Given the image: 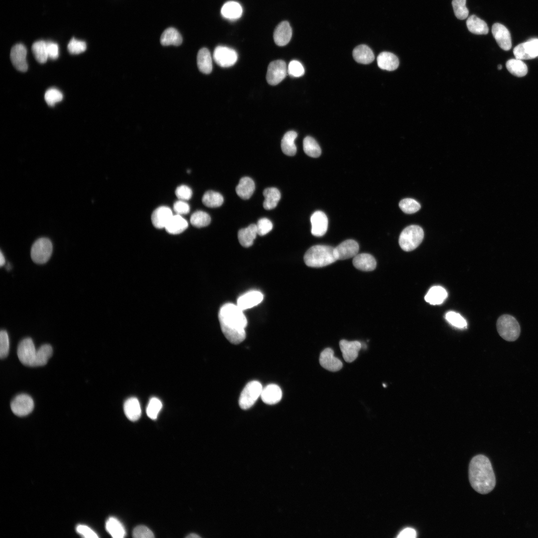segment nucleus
Listing matches in <instances>:
<instances>
[{"label": "nucleus", "mask_w": 538, "mask_h": 538, "mask_svg": "<svg viewBox=\"0 0 538 538\" xmlns=\"http://www.w3.org/2000/svg\"><path fill=\"white\" fill-rule=\"evenodd\" d=\"M32 51L36 60L40 63H45L48 58L47 50V42L39 40L32 45Z\"/></svg>", "instance_id": "obj_40"}, {"label": "nucleus", "mask_w": 538, "mask_h": 538, "mask_svg": "<svg viewBox=\"0 0 538 538\" xmlns=\"http://www.w3.org/2000/svg\"><path fill=\"white\" fill-rule=\"evenodd\" d=\"M353 266L362 271H372L376 269L377 262L373 256L369 254H357L353 260Z\"/></svg>", "instance_id": "obj_23"}, {"label": "nucleus", "mask_w": 538, "mask_h": 538, "mask_svg": "<svg viewBox=\"0 0 538 538\" xmlns=\"http://www.w3.org/2000/svg\"><path fill=\"white\" fill-rule=\"evenodd\" d=\"M188 227L187 221L180 215H173L165 229L169 234L176 235L183 232Z\"/></svg>", "instance_id": "obj_32"}, {"label": "nucleus", "mask_w": 538, "mask_h": 538, "mask_svg": "<svg viewBox=\"0 0 538 538\" xmlns=\"http://www.w3.org/2000/svg\"><path fill=\"white\" fill-rule=\"evenodd\" d=\"M261 397L265 404H274L278 403L281 399L282 391L277 385L269 384L263 388Z\"/></svg>", "instance_id": "obj_22"}, {"label": "nucleus", "mask_w": 538, "mask_h": 538, "mask_svg": "<svg viewBox=\"0 0 538 538\" xmlns=\"http://www.w3.org/2000/svg\"><path fill=\"white\" fill-rule=\"evenodd\" d=\"M287 73L291 76L299 77L304 74V69L300 62L293 60L288 65Z\"/></svg>", "instance_id": "obj_51"}, {"label": "nucleus", "mask_w": 538, "mask_h": 538, "mask_svg": "<svg viewBox=\"0 0 538 538\" xmlns=\"http://www.w3.org/2000/svg\"><path fill=\"white\" fill-rule=\"evenodd\" d=\"M36 351L32 339L27 337L24 338L19 343L17 354L19 361L23 365L32 367Z\"/></svg>", "instance_id": "obj_9"}, {"label": "nucleus", "mask_w": 538, "mask_h": 538, "mask_svg": "<svg viewBox=\"0 0 538 538\" xmlns=\"http://www.w3.org/2000/svg\"><path fill=\"white\" fill-rule=\"evenodd\" d=\"M27 50L22 44L14 45L11 49L10 58L13 66L17 70L25 72L28 68L26 61Z\"/></svg>", "instance_id": "obj_13"}, {"label": "nucleus", "mask_w": 538, "mask_h": 538, "mask_svg": "<svg viewBox=\"0 0 538 538\" xmlns=\"http://www.w3.org/2000/svg\"><path fill=\"white\" fill-rule=\"evenodd\" d=\"M353 57L358 63L364 64L371 63L375 58L371 49L365 44L358 45L354 49Z\"/></svg>", "instance_id": "obj_25"}, {"label": "nucleus", "mask_w": 538, "mask_h": 538, "mask_svg": "<svg viewBox=\"0 0 538 538\" xmlns=\"http://www.w3.org/2000/svg\"><path fill=\"white\" fill-rule=\"evenodd\" d=\"M508 70L513 75L521 77L528 73L527 65L520 59L517 58L509 60L506 64Z\"/></svg>", "instance_id": "obj_38"}, {"label": "nucleus", "mask_w": 538, "mask_h": 538, "mask_svg": "<svg viewBox=\"0 0 538 538\" xmlns=\"http://www.w3.org/2000/svg\"><path fill=\"white\" fill-rule=\"evenodd\" d=\"M5 260L4 257L1 251H0V266H3L4 265V264H5Z\"/></svg>", "instance_id": "obj_59"}, {"label": "nucleus", "mask_w": 538, "mask_h": 538, "mask_svg": "<svg viewBox=\"0 0 538 538\" xmlns=\"http://www.w3.org/2000/svg\"><path fill=\"white\" fill-rule=\"evenodd\" d=\"M173 210L178 215L186 214L189 212V205L183 200L175 202L173 205Z\"/></svg>", "instance_id": "obj_55"}, {"label": "nucleus", "mask_w": 538, "mask_h": 538, "mask_svg": "<svg viewBox=\"0 0 538 538\" xmlns=\"http://www.w3.org/2000/svg\"><path fill=\"white\" fill-rule=\"evenodd\" d=\"M319 363L323 368L331 372H337L343 367L342 362L334 356V351L330 348H325L321 352Z\"/></svg>", "instance_id": "obj_15"}, {"label": "nucleus", "mask_w": 538, "mask_h": 538, "mask_svg": "<svg viewBox=\"0 0 538 538\" xmlns=\"http://www.w3.org/2000/svg\"><path fill=\"white\" fill-rule=\"evenodd\" d=\"M199 537H200V536H199L198 535H197V534H190L189 535H188L187 536H186V538H199Z\"/></svg>", "instance_id": "obj_60"}, {"label": "nucleus", "mask_w": 538, "mask_h": 538, "mask_svg": "<svg viewBox=\"0 0 538 538\" xmlns=\"http://www.w3.org/2000/svg\"><path fill=\"white\" fill-rule=\"evenodd\" d=\"M53 349L52 346L48 344L41 345L36 351L35 359L32 367L45 365L49 358L52 356Z\"/></svg>", "instance_id": "obj_37"}, {"label": "nucleus", "mask_w": 538, "mask_h": 538, "mask_svg": "<svg viewBox=\"0 0 538 538\" xmlns=\"http://www.w3.org/2000/svg\"><path fill=\"white\" fill-rule=\"evenodd\" d=\"M34 401L28 395L20 394L16 396L10 403L12 412L20 417L29 414L33 410Z\"/></svg>", "instance_id": "obj_8"}, {"label": "nucleus", "mask_w": 538, "mask_h": 538, "mask_svg": "<svg viewBox=\"0 0 538 538\" xmlns=\"http://www.w3.org/2000/svg\"><path fill=\"white\" fill-rule=\"evenodd\" d=\"M263 388L261 383L257 381L249 382L241 393L239 400L240 407L243 409L251 407L261 397Z\"/></svg>", "instance_id": "obj_6"}, {"label": "nucleus", "mask_w": 538, "mask_h": 538, "mask_svg": "<svg viewBox=\"0 0 538 538\" xmlns=\"http://www.w3.org/2000/svg\"><path fill=\"white\" fill-rule=\"evenodd\" d=\"M257 234L256 224H251L248 227L239 231L238 240L242 246L249 247L253 244Z\"/></svg>", "instance_id": "obj_28"}, {"label": "nucleus", "mask_w": 538, "mask_h": 538, "mask_svg": "<svg viewBox=\"0 0 538 538\" xmlns=\"http://www.w3.org/2000/svg\"><path fill=\"white\" fill-rule=\"evenodd\" d=\"M492 32L500 48L506 51L511 49V35L508 29L504 25L499 23H494L492 27Z\"/></svg>", "instance_id": "obj_14"}, {"label": "nucleus", "mask_w": 538, "mask_h": 538, "mask_svg": "<svg viewBox=\"0 0 538 538\" xmlns=\"http://www.w3.org/2000/svg\"><path fill=\"white\" fill-rule=\"evenodd\" d=\"M256 226L258 234L260 236H264L272 230L273 225L269 219L263 218L259 220Z\"/></svg>", "instance_id": "obj_52"}, {"label": "nucleus", "mask_w": 538, "mask_h": 538, "mask_svg": "<svg viewBox=\"0 0 538 538\" xmlns=\"http://www.w3.org/2000/svg\"><path fill=\"white\" fill-rule=\"evenodd\" d=\"M339 346L344 360L348 363L356 360L362 348V344L359 341H348L345 339L340 341Z\"/></svg>", "instance_id": "obj_18"}, {"label": "nucleus", "mask_w": 538, "mask_h": 538, "mask_svg": "<svg viewBox=\"0 0 538 538\" xmlns=\"http://www.w3.org/2000/svg\"><path fill=\"white\" fill-rule=\"evenodd\" d=\"M497 329L500 336L508 341H514L520 336L521 328L517 320L512 316H501L497 322Z\"/></svg>", "instance_id": "obj_5"}, {"label": "nucleus", "mask_w": 538, "mask_h": 538, "mask_svg": "<svg viewBox=\"0 0 538 538\" xmlns=\"http://www.w3.org/2000/svg\"><path fill=\"white\" fill-rule=\"evenodd\" d=\"M202 201L206 206L215 208L220 207L222 205L224 198L219 192L210 190L204 193Z\"/></svg>", "instance_id": "obj_41"}, {"label": "nucleus", "mask_w": 538, "mask_h": 538, "mask_svg": "<svg viewBox=\"0 0 538 538\" xmlns=\"http://www.w3.org/2000/svg\"><path fill=\"white\" fill-rule=\"evenodd\" d=\"M67 48L71 54H78L85 51L87 45L84 41L73 38L69 41Z\"/></svg>", "instance_id": "obj_50"}, {"label": "nucleus", "mask_w": 538, "mask_h": 538, "mask_svg": "<svg viewBox=\"0 0 538 538\" xmlns=\"http://www.w3.org/2000/svg\"><path fill=\"white\" fill-rule=\"evenodd\" d=\"M513 53L516 58L520 60L534 59L538 57V39L533 38L516 46Z\"/></svg>", "instance_id": "obj_12"}, {"label": "nucleus", "mask_w": 538, "mask_h": 538, "mask_svg": "<svg viewBox=\"0 0 538 538\" xmlns=\"http://www.w3.org/2000/svg\"><path fill=\"white\" fill-rule=\"evenodd\" d=\"M466 0H452V5L456 17L462 20L466 18L469 10L466 6Z\"/></svg>", "instance_id": "obj_46"}, {"label": "nucleus", "mask_w": 538, "mask_h": 538, "mask_svg": "<svg viewBox=\"0 0 538 538\" xmlns=\"http://www.w3.org/2000/svg\"><path fill=\"white\" fill-rule=\"evenodd\" d=\"M303 147L305 153L311 157H318L321 153V149L317 141L312 137L307 136L303 141Z\"/></svg>", "instance_id": "obj_42"}, {"label": "nucleus", "mask_w": 538, "mask_h": 538, "mask_svg": "<svg viewBox=\"0 0 538 538\" xmlns=\"http://www.w3.org/2000/svg\"><path fill=\"white\" fill-rule=\"evenodd\" d=\"M424 237L423 229L419 226L412 225L405 228L399 239L401 248L404 251H411L421 243Z\"/></svg>", "instance_id": "obj_4"}, {"label": "nucleus", "mask_w": 538, "mask_h": 538, "mask_svg": "<svg viewBox=\"0 0 538 538\" xmlns=\"http://www.w3.org/2000/svg\"><path fill=\"white\" fill-rule=\"evenodd\" d=\"M9 349V337L7 332L1 330L0 333V357L1 359L5 358L8 354Z\"/></svg>", "instance_id": "obj_49"}, {"label": "nucleus", "mask_w": 538, "mask_h": 538, "mask_svg": "<svg viewBox=\"0 0 538 538\" xmlns=\"http://www.w3.org/2000/svg\"><path fill=\"white\" fill-rule=\"evenodd\" d=\"M47 50L48 57L55 59L59 56V47L57 43L53 42H47Z\"/></svg>", "instance_id": "obj_57"}, {"label": "nucleus", "mask_w": 538, "mask_h": 538, "mask_svg": "<svg viewBox=\"0 0 538 538\" xmlns=\"http://www.w3.org/2000/svg\"><path fill=\"white\" fill-rule=\"evenodd\" d=\"M399 207L404 213L412 214L418 211L420 209L421 205L413 199L405 198L400 202Z\"/></svg>", "instance_id": "obj_44"}, {"label": "nucleus", "mask_w": 538, "mask_h": 538, "mask_svg": "<svg viewBox=\"0 0 538 538\" xmlns=\"http://www.w3.org/2000/svg\"><path fill=\"white\" fill-rule=\"evenodd\" d=\"M171 210L166 206H160L152 213L151 222L154 227L158 229L165 228L173 216Z\"/></svg>", "instance_id": "obj_21"}, {"label": "nucleus", "mask_w": 538, "mask_h": 538, "mask_svg": "<svg viewBox=\"0 0 538 538\" xmlns=\"http://www.w3.org/2000/svg\"><path fill=\"white\" fill-rule=\"evenodd\" d=\"M162 407V403L160 400L155 397L151 398L146 409L147 416L152 419H156Z\"/></svg>", "instance_id": "obj_45"}, {"label": "nucleus", "mask_w": 538, "mask_h": 538, "mask_svg": "<svg viewBox=\"0 0 538 538\" xmlns=\"http://www.w3.org/2000/svg\"><path fill=\"white\" fill-rule=\"evenodd\" d=\"M210 222L211 218L209 215L202 211L194 212L190 217V223L193 226L197 228L206 227Z\"/></svg>", "instance_id": "obj_43"}, {"label": "nucleus", "mask_w": 538, "mask_h": 538, "mask_svg": "<svg viewBox=\"0 0 538 538\" xmlns=\"http://www.w3.org/2000/svg\"><path fill=\"white\" fill-rule=\"evenodd\" d=\"M359 246L354 240H347L335 248L337 260H345L356 256L359 252Z\"/></svg>", "instance_id": "obj_16"}, {"label": "nucleus", "mask_w": 538, "mask_h": 538, "mask_svg": "<svg viewBox=\"0 0 538 538\" xmlns=\"http://www.w3.org/2000/svg\"><path fill=\"white\" fill-rule=\"evenodd\" d=\"M255 189L253 180L249 177H242L236 187L237 195L243 199H248L253 195Z\"/></svg>", "instance_id": "obj_27"}, {"label": "nucleus", "mask_w": 538, "mask_h": 538, "mask_svg": "<svg viewBox=\"0 0 538 538\" xmlns=\"http://www.w3.org/2000/svg\"><path fill=\"white\" fill-rule=\"evenodd\" d=\"M124 409L126 416L131 421L138 420L141 415L140 404L135 398L132 397L127 400L124 404Z\"/></svg>", "instance_id": "obj_29"}, {"label": "nucleus", "mask_w": 538, "mask_h": 538, "mask_svg": "<svg viewBox=\"0 0 538 538\" xmlns=\"http://www.w3.org/2000/svg\"><path fill=\"white\" fill-rule=\"evenodd\" d=\"M197 63L202 73L208 74L212 70V57L209 50L206 48L200 49L197 56Z\"/></svg>", "instance_id": "obj_26"}, {"label": "nucleus", "mask_w": 538, "mask_h": 538, "mask_svg": "<svg viewBox=\"0 0 538 538\" xmlns=\"http://www.w3.org/2000/svg\"><path fill=\"white\" fill-rule=\"evenodd\" d=\"M337 260L335 248L317 245L310 247L304 256L305 264L312 268H321L329 265Z\"/></svg>", "instance_id": "obj_3"}, {"label": "nucleus", "mask_w": 538, "mask_h": 538, "mask_svg": "<svg viewBox=\"0 0 538 538\" xmlns=\"http://www.w3.org/2000/svg\"><path fill=\"white\" fill-rule=\"evenodd\" d=\"M175 195L180 200H187L192 196L191 189L187 186L182 185L178 186L175 190Z\"/></svg>", "instance_id": "obj_54"}, {"label": "nucleus", "mask_w": 538, "mask_h": 538, "mask_svg": "<svg viewBox=\"0 0 538 538\" xmlns=\"http://www.w3.org/2000/svg\"><path fill=\"white\" fill-rule=\"evenodd\" d=\"M297 136V133L293 131L286 132L283 135L281 141V148L285 154L288 156L295 154L297 149L294 141Z\"/></svg>", "instance_id": "obj_33"}, {"label": "nucleus", "mask_w": 538, "mask_h": 538, "mask_svg": "<svg viewBox=\"0 0 538 538\" xmlns=\"http://www.w3.org/2000/svg\"><path fill=\"white\" fill-rule=\"evenodd\" d=\"M311 234L316 237L323 236L328 229V218L326 214L321 211L314 212L310 217Z\"/></svg>", "instance_id": "obj_17"}, {"label": "nucleus", "mask_w": 538, "mask_h": 538, "mask_svg": "<svg viewBox=\"0 0 538 538\" xmlns=\"http://www.w3.org/2000/svg\"><path fill=\"white\" fill-rule=\"evenodd\" d=\"M77 532L85 538H98L96 533L89 527L82 525H78L76 528Z\"/></svg>", "instance_id": "obj_56"}, {"label": "nucleus", "mask_w": 538, "mask_h": 538, "mask_svg": "<svg viewBox=\"0 0 538 538\" xmlns=\"http://www.w3.org/2000/svg\"><path fill=\"white\" fill-rule=\"evenodd\" d=\"M264 298L262 292L258 290L250 291L240 296L237 300L238 306L244 310L260 304Z\"/></svg>", "instance_id": "obj_19"}, {"label": "nucleus", "mask_w": 538, "mask_h": 538, "mask_svg": "<svg viewBox=\"0 0 538 538\" xmlns=\"http://www.w3.org/2000/svg\"><path fill=\"white\" fill-rule=\"evenodd\" d=\"M221 13L222 16L229 19H236L240 18L243 13V9L240 4L235 1L226 2L222 7Z\"/></svg>", "instance_id": "obj_34"}, {"label": "nucleus", "mask_w": 538, "mask_h": 538, "mask_svg": "<svg viewBox=\"0 0 538 538\" xmlns=\"http://www.w3.org/2000/svg\"><path fill=\"white\" fill-rule=\"evenodd\" d=\"M416 537V532L415 530L407 528L402 530L398 535L399 538H414Z\"/></svg>", "instance_id": "obj_58"}, {"label": "nucleus", "mask_w": 538, "mask_h": 538, "mask_svg": "<svg viewBox=\"0 0 538 538\" xmlns=\"http://www.w3.org/2000/svg\"><path fill=\"white\" fill-rule=\"evenodd\" d=\"M466 25L469 31L475 34H486L489 31L487 23L475 15L468 17Z\"/></svg>", "instance_id": "obj_35"}, {"label": "nucleus", "mask_w": 538, "mask_h": 538, "mask_svg": "<svg viewBox=\"0 0 538 538\" xmlns=\"http://www.w3.org/2000/svg\"><path fill=\"white\" fill-rule=\"evenodd\" d=\"M446 320L452 325L459 328H464L467 326L465 319L459 313L454 311H449L445 315Z\"/></svg>", "instance_id": "obj_47"}, {"label": "nucleus", "mask_w": 538, "mask_h": 538, "mask_svg": "<svg viewBox=\"0 0 538 538\" xmlns=\"http://www.w3.org/2000/svg\"><path fill=\"white\" fill-rule=\"evenodd\" d=\"M213 58L218 65L226 68L236 63L238 59V54L233 49L224 46H218L214 49Z\"/></svg>", "instance_id": "obj_11"}, {"label": "nucleus", "mask_w": 538, "mask_h": 538, "mask_svg": "<svg viewBox=\"0 0 538 538\" xmlns=\"http://www.w3.org/2000/svg\"><path fill=\"white\" fill-rule=\"evenodd\" d=\"M469 479L472 488L477 492L486 494L496 485V478L490 461L482 454L474 457L469 466Z\"/></svg>", "instance_id": "obj_2"}, {"label": "nucleus", "mask_w": 538, "mask_h": 538, "mask_svg": "<svg viewBox=\"0 0 538 538\" xmlns=\"http://www.w3.org/2000/svg\"><path fill=\"white\" fill-rule=\"evenodd\" d=\"M44 99L48 105L53 106L62 100L63 94L56 88H50L46 91Z\"/></svg>", "instance_id": "obj_48"}, {"label": "nucleus", "mask_w": 538, "mask_h": 538, "mask_svg": "<svg viewBox=\"0 0 538 538\" xmlns=\"http://www.w3.org/2000/svg\"><path fill=\"white\" fill-rule=\"evenodd\" d=\"M292 36V29L286 21L281 22L276 27L273 33V39L275 44L283 46L290 41Z\"/></svg>", "instance_id": "obj_20"}, {"label": "nucleus", "mask_w": 538, "mask_h": 538, "mask_svg": "<svg viewBox=\"0 0 538 538\" xmlns=\"http://www.w3.org/2000/svg\"><path fill=\"white\" fill-rule=\"evenodd\" d=\"M160 41L163 46H179L182 42V37L177 29L169 27L162 32Z\"/></svg>", "instance_id": "obj_31"}, {"label": "nucleus", "mask_w": 538, "mask_h": 538, "mask_svg": "<svg viewBox=\"0 0 538 538\" xmlns=\"http://www.w3.org/2000/svg\"><path fill=\"white\" fill-rule=\"evenodd\" d=\"M447 297L446 290L440 286H434L429 289L424 297L425 300L432 305L440 304Z\"/></svg>", "instance_id": "obj_30"}, {"label": "nucleus", "mask_w": 538, "mask_h": 538, "mask_svg": "<svg viewBox=\"0 0 538 538\" xmlns=\"http://www.w3.org/2000/svg\"><path fill=\"white\" fill-rule=\"evenodd\" d=\"M265 200L263 206L266 210H271L275 208L280 199V191L275 187L265 189L263 191Z\"/></svg>", "instance_id": "obj_36"}, {"label": "nucleus", "mask_w": 538, "mask_h": 538, "mask_svg": "<svg viewBox=\"0 0 538 538\" xmlns=\"http://www.w3.org/2000/svg\"><path fill=\"white\" fill-rule=\"evenodd\" d=\"M287 73V68L284 61L277 60L272 61L268 67L267 81L272 86L277 85L285 78Z\"/></svg>", "instance_id": "obj_10"}, {"label": "nucleus", "mask_w": 538, "mask_h": 538, "mask_svg": "<svg viewBox=\"0 0 538 538\" xmlns=\"http://www.w3.org/2000/svg\"><path fill=\"white\" fill-rule=\"evenodd\" d=\"M218 317L221 330L230 342L238 344L245 340L248 322L243 310L237 305L224 304L219 310Z\"/></svg>", "instance_id": "obj_1"}, {"label": "nucleus", "mask_w": 538, "mask_h": 538, "mask_svg": "<svg viewBox=\"0 0 538 538\" xmlns=\"http://www.w3.org/2000/svg\"><path fill=\"white\" fill-rule=\"evenodd\" d=\"M377 64L379 68L387 71H394L399 65L398 58L389 52H382L377 57Z\"/></svg>", "instance_id": "obj_24"}, {"label": "nucleus", "mask_w": 538, "mask_h": 538, "mask_svg": "<svg viewBox=\"0 0 538 538\" xmlns=\"http://www.w3.org/2000/svg\"><path fill=\"white\" fill-rule=\"evenodd\" d=\"M53 247L51 241L46 238L37 239L32 245L30 256L32 261L38 264L46 263L50 259Z\"/></svg>", "instance_id": "obj_7"}, {"label": "nucleus", "mask_w": 538, "mask_h": 538, "mask_svg": "<svg viewBox=\"0 0 538 538\" xmlns=\"http://www.w3.org/2000/svg\"><path fill=\"white\" fill-rule=\"evenodd\" d=\"M133 535L136 538H154L152 532L147 527L143 525L138 526L133 531Z\"/></svg>", "instance_id": "obj_53"}, {"label": "nucleus", "mask_w": 538, "mask_h": 538, "mask_svg": "<svg viewBox=\"0 0 538 538\" xmlns=\"http://www.w3.org/2000/svg\"><path fill=\"white\" fill-rule=\"evenodd\" d=\"M108 532L114 538H122L126 535V531L121 523L116 518H110L106 524Z\"/></svg>", "instance_id": "obj_39"}, {"label": "nucleus", "mask_w": 538, "mask_h": 538, "mask_svg": "<svg viewBox=\"0 0 538 538\" xmlns=\"http://www.w3.org/2000/svg\"><path fill=\"white\" fill-rule=\"evenodd\" d=\"M502 65H500H500H499L498 66V69L499 70H501V69H502Z\"/></svg>", "instance_id": "obj_61"}]
</instances>
